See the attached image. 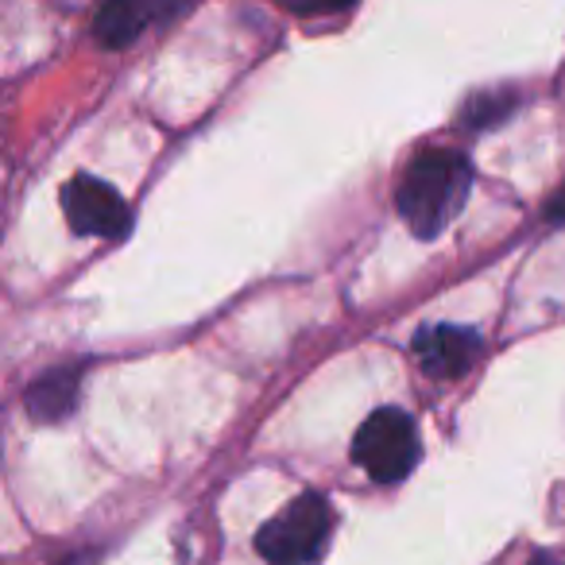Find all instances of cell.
I'll use <instances>...</instances> for the list:
<instances>
[{"label": "cell", "mask_w": 565, "mask_h": 565, "mask_svg": "<svg viewBox=\"0 0 565 565\" xmlns=\"http://www.w3.org/2000/svg\"><path fill=\"white\" fill-rule=\"evenodd\" d=\"M531 565H557V562H554V557H546V554H539V557H534Z\"/></svg>", "instance_id": "7c38bea8"}, {"label": "cell", "mask_w": 565, "mask_h": 565, "mask_svg": "<svg viewBox=\"0 0 565 565\" xmlns=\"http://www.w3.org/2000/svg\"><path fill=\"white\" fill-rule=\"evenodd\" d=\"M78 387H82V369H51L28 387L24 407L35 423H58L78 407Z\"/></svg>", "instance_id": "8992f818"}, {"label": "cell", "mask_w": 565, "mask_h": 565, "mask_svg": "<svg viewBox=\"0 0 565 565\" xmlns=\"http://www.w3.org/2000/svg\"><path fill=\"white\" fill-rule=\"evenodd\" d=\"M515 109V94L508 89H484V94H472L461 109V120L469 128H492L500 120H508V113Z\"/></svg>", "instance_id": "ba28073f"}, {"label": "cell", "mask_w": 565, "mask_h": 565, "mask_svg": "<svg viewBox=\"0 0 565 565\" xmlns=\"http://www.w3.org/2000/svg\"><path fill=\"white\" fill-rule=\"evenodd\" d=\"M415 356L426 376L457 380L480 356V333L469 326H426L415 338Z\"/></svg>", "instance_id": "5b68a950"}, {"label": "cell", "mask_w": 565, "mask_h": 565, "mask_svg": "<svg viewBox=\"0 0 565 565\" xmlns=\"http://www.w3.org/2000/svg\"><path fill=\"white\" fill-rule=\"evenodd\" d=\"M295 17H333V12L349 9L353 0H282Z\"/></svg>", "instance_id": "9c48e42d"}, {"label": "cell", "mask_w": 565, "mask_h": 565, "mask_svg": "<svg viewBox=\"0 0 565 565\" xmlns=\"http://www.w3.org/2000/svg\"><path fill=\"white\" fill-rule=\"evenodd\" d=\"M63 210L71 221L74 233L82 236H102V241H117L132 225V213L128 202L102 179H89V174H74L63 186Z\"/></svg>", "instance_id": "277c9868"}, {"label": "cell", "mask_w": 565, "mask_h": 565, "mask_svg": "<svg viewBox=\"0 0 565 565\" xmlns=\"http://www.w3.org/2000/svg\"><path fill=\"white\" fill-rule=\"evenodd\" d=\"M198 4H202V0H156V4H151V24H159V28L174 24V20L186 17Z\"/></svg>", "instance_id": "30bf717a"}, {"label": "cell", "mask_w": 565, "mask_h": 565, "mask_svg": "<svg viewBox=\"0 0 565 565\" xmlns=\"http://www.w3.org/2000/svg\"><path fill=\"white\" fill-rule=\"evenodd\" d=\"M151 4H156V0H105L94 20L97 43L109 51H120V47H128V43H136V35H140L151 20Z\"/></svg>", "instance_id": "52a82bcc"}, {"label": "cell", "mask_w": 565, "mask_h": 565, "mask_svg": "<svg viewBox=\"0 0 565 565\" xmlns=\"http://www.w3.org/2000/svg\"><path fill=\"white\" fill-rule=\"evenodd\" d=\"M353 461L369 472L376 484H395L418 461V430L415 418L399 407H380L361 423L353 438Z\"/></svg>", "instance_id": "3957f363"}, {"label": "cell", "mask_w": 565, "mask_h": 565, "mask_svg": "<svg viewBox=\"0 0 565 565\" xmlns=\"http://www.w3.org/2000/svg\"><path fill=\"white\" fill-rule=\"evenodd\" d=\"M546 221H554V225H562L565 221V186L546 202Z\"/></svg>", "instance_id": "8fae6325"}, {"label": "cell", "mask_w": 565, "mask_h": 565, "mask_svg": "<svg viewBox=\"0 0 565 565\" xmlns=\"http://www.w3.org/2000/svg\"><path fill=\"white\" fill-rule=\"evenodd\" d=\"M469 190H472L469 159H465L461 151L430 148L407 163L399 190H395V205H399L411 233L423 236V241H434V236L446 233L457 213L465 210Z\"/></svg>", "instance_id": "6da1fadb"}, {"label": "cell", "mask_w": 565, "mask_h": 565, "mask_svg": "<svg viewBox=\"0 0 565 565\" xmlns=\"http://www.w3.org/2000/svg\"><path fill=\"white\" fill-rule=\"evenodd\" d=\"M330 526H333L330 503L318 492H307L259 526L256 550L271 565H307L322 554L326 539H330Z\"/></svg>", "instance_id": "7a4b0ae2"}]
</instances>
